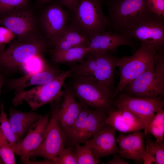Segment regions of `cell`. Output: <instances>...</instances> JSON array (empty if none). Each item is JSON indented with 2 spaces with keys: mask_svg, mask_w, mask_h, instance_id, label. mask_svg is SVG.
<instances>
[{
  "mask_svg": "<svg viewBox=\"0 0 164 164\" xmlns=\"http://www.w3.org/2000/svg\"><path fill=\"white\" fill-rule=\"evenodd\" d=\"M69 77L71 80L67 85L80 104L108 115L114 110L113 93L108 88L91 78Z\"/></svg>",
  "mask_w": 164,
  "mask_h": 164,
  "instance_id": "6da1fadb",
  "label": "cell"
},
{
  "mask_svg": "<svg viewBox=\"0 0 164 164\" xmlns=\"http://www.w3.org/2000/svg\"><path fill=\"white\" fill-rule=\"evenodd\" d=\"M49 46L48 42L38 36L11 42L0 53V71L6 77L11 75L32 58L43 55Z\"/></svg>",
  "mask_w": 164,
  "mask_h": 164,
  "instance_id": "7a4b0ae2",
  "label": "cell"
},
{
  "mask_svg": "<svg viewBox=\"0 0 164 164\" xmlns=\"http://www.w3.org/2000/svg\"><path fill=\"white\" fill-rule=\"evenodd\" d=\"M118 60L107 51H90L83 62L71 68V74L92 79L112 91Z\"/></svg>",
  "mask_w": 164,
  "mask_h": 164,
  "instance_id": "3957f363",
  "label": "cell"
},
{
  "mask_svg": "<svg viewBox=\"0 0 164 164\" xmlns=\"http://www.w3.org/2000/svg\"><path fill=\"white\" fill-rule=\"evenodd\" d=\"M109 26L124 33L151 12L147 0H111L107 3Z\"/></svg>",
  "mask_w": 164,
  "mask_h": 164,
  "instance_id": "277c9868",
  "label": "cell"
},
{
  "mask_svg": "<svg viewBox=\"0 0 164 164\" xmlns=\"http://www.w3.org/2000/svg\"><path fill=\"white\" fill-rule=\"evenodd\" d=\"M153 46L141 43L136 51L130 56L118 59L120 81L113 93L115 97L126 86L155 63L159 52Z\"/></svg>",
  "mask_w": 164,
  "mask_h": 164,
  "instance_id": "5b68a950",
  "label": "cell"
},
{
  "mask_svg": "<svg viewBox=\"0 0 164 164\" xmlns=\"http://www.w3.org/2000/svg\"><path fill=\"white\" fill-rule=\"evenodd\" d=\"M71 73V69L64 71L49 83L14 94L12 105L16 106L22 104L25 101L28 103L32 111H35L45 105L62 100L63 94L62 88Z\"/></svg>",
  "mask_w": 164,
  "mask_h": 164,
  "instance_id": "8992f818",
  "label": "cell"
},
{
  "mask_svg": "<svg viewBox=\"0 0 164 164\" xmlns=\"http://www.w3.org/2000/svg\"><path fill=\"white\" fill-rule=\"evenodd\" d=\"M128 94L147 98L162 97L164 94V55L159 51L154 64L129 83Z\"/></svg>",
  "mask_w": 164,
  "mask_h": 164,
  "instance_id": "52a82bcc",
  "label": "cell"
},
{
  "mask_svg": "<svg viewBox=\"0 0 164 164\" xmlns=\"http://www.w3.org/2000/svg\"><path fill=\"white\" fill-rule=\"evenodd\" d=\"M103 0H78L73 9L72 25L88 38L105 31L108 20L103 9Z\"/></svg>",
  "mask_w": 164,
  "mask_h": 164,
  "instance_id": "ba28073f",
  "label": "cell"
},
{
  "mask_svg": "<svg viewBox=\"0 0 164 164\" xmlns=\"http://www.w3.org/2000/svg\"><path fill=\"white\" fill-rule=\"evenodd\" d=\"M81 105V108L78 118L65 134V147L73 148L77 144H85L106 125L105 121L108 114Z\"/></svg>",
  "mask_w": 164,
  "mask_h": 164,
  "instance_id": "9c48e42d",
  "label": "cell"
},
{
  "mask_svg": "<svg viewBox=\"0 0 164 164\" xmlns=\"http://www.w3.org/2000/svg\"><path fill=\"white\" fill-rule=\"evenodd\" d=\"M124 34L161 51L164 45V16L150 12Z\"/></svg>",
  "mask_w": 164,
  "mask_h": 164,
  "instance_id": "30bf717a",
  "label": "cell"
},
{
  "mask_svg": "<svg viewBox=\"0 0 164 164\" xmlns=\"http://www.w3.org/2000/svg\"><path fill=\"white\" fill-rule=\"evenodd\" d=\"M162 97H142L121 94L115 101L114 105L117 108L129 111L138 118L144 125V132L147 135L148 127L155 113L163 109L164 101Z\"/></svg>",
  "mask_w": 164,
  "mask_h": 164,
  "instance_id": "8fae6325",
  "label": "cell"
},
{
  "mask_svg": "<svg viewBox=\"0 0 164 164\" xmlns=\"http://www.w3.org/2000/svg\"><path fill=\"white\" fill-rule=\"evenodd\" d=\"M59 101L50 104V116L45 136L39 147L32 153L31 157L39 156L52 160L65 147L66 135L58 123L56 115Z\"/></svg>",
  "mask_w": 164,
  "mask_h": 164,
  "instance_id": "7c38bea8",
  "label": "cell"
},
{
  "mask_svg": "<svg viewBox=\"0 0 164 164\" xmlns=\"http://www.w3.org/2000/svg\"><path fill=\"white\" fill-rule=\"evenodd\" d=\"M0 26L11 30L19 40L28 39L38 36L35 19L27 7L0 15Z\"/></svg>",
  "mask_w": 164,
  "mask_h": 164,
  "instance_id": "4fadbf2b",
  "label": "cell"
},
{
  "mask_svg": "<svg viewBox=\"0 0 164 164\" xmlns=\"http://www.w3.org/2000/svg\"><path fill=\"white\" fill-rule=\"evenodd\" d=\"M63 71L45 62L42 67L36 72L28 73L18 78L6 79L4 86L6 91L14 90L15 94L25 90L27 87L49 83Z\"/></svg>",
  "mask_w": 164,
  "mask_h": 164,
  "instance_id": "5bb4252c",
  "label": "cell"
},
{
  "mask_svg": "<svg viewBox=\"0 0 164 164\" xmlns=\"http://www.w3.org/2000/svg\"><path fill=\"white\" fill-rule=\"evenodd\" d=\"M50 116L49 111L29 128L22 140L16 145L17 154L21 163L30 164L32 153L39 146L44 137Z\"/></svg>",
  "mask_w": 164,
  "mask_h": 164,
  "instance_id": "9a60e30c",
  "label": "cell"
},
{
  "mask_svg": "<svg viewBox=\"0 0 164 164\" xmlns=\"http://www.w3.org/2000/svg\"><path fill=\"white\" fill-rule=\"evenodd\" d=\"M67 19L66 12L60 4H51L45 9L41 25L49 45L53 47L60 38L67 26Z\"/></svg>",
  "mask_w": 164,
  "mask_h": 164,
  "instance_id": "2e32d148",
  "label": "cell"
},
{
  "mask_svg": "<svg viewBox=\"0 0 164 164\" xmlns=\"http://www.w3.org/2000/svg\"><path fill=\"white\" fill-rule=\"evenodd\" d=\"M144 132L139 130L124 135L120 132L117 137L121 157L132 159L138 164L143 162L146 154Z\"/></svg>",
  "mask_w": 164,
  "mask_h": 164,
  "instance_id": "e0dca14e",
  "label": "cell"
},
{
  "mask_svg": "<svg viewBox=\"0 0 164 164\" xmlns=\"http://www.w3.org/2000/svg\"><path fill=\"white\" fill-rule=\"evenodd\" d=\"M63 87V98L58 101L56 115L60 127L66 134L78 118L81 106L77 101L67 85L64 83Z\"/></svg>",
  "mask_w": 164,
  "mask_h": 164,
  "instance_id": "ac0fdd59",
  "label": "cell"
},
{
  "mask_svg": "<svg viewBox=\"0 0 164 164\" xmlns=\"http://www.w3.org/2000/svg\"><path fill=\"white\" fill-rule=\"evenodd\" d=\"M116 131L112 126L106 125L86 143L90 147L96 159L100 160L101 157L119 153Z\"/></svg>",
  "mask_w": 164,
  "mask_h": 164,
  "instance_id": "d6986e66",
  "label": "cell"
},
{
  "mask_svg": "<svg viewBox=\"0 0 164 164\" xmlns=\"http://www.w3.org/2000/svg\"><path fill=\"white\" fill-rule=\"evenodd\" d=\"M90 51L101 50L110 53L116 51L121 46H134L133 42L123 33L105 31L94 34L89 38Z\"/></svg>",
  "mask_w": 164,
  "mask_h": 164,
  "instance_id": "ffe728a7",
  "label": "cell"
},
{
  "mask_svg": "<svg viewBox=\"0 0 164 164\" xmlns=\"http://www.w3.org/2000/svg\"><path fill=\"white\" fill-rule=\"evenodd\" d=\"M105 123L121 133H130L144 129V125L138 118L123 108H118L110 112Z\"/></svg>",
  "mask_w": 164,
  "mask_h": 164,
  "instance_id": "44dd1931",
  "label": "cell"
},
{
  "mask_svg": "<svg viewBox=\"0 0 164 164\" xmlns=\"http://www.w3.org/2000/svg\"><path fill=\"white\" fill-rule=\"evenodd\" d=\"M9 122L16 142L22 141L30 127L43 115L35 111L25 112L10 107L9 109Z\"/></svg>",
  "mask_w": 164,
  "mask_h": 164,
  "instance_id": "7402d4cb",
  "label": "cell"
},
{
  "mask_svg": "<svg viewBox=\"0 0 164 164\" xmlns=\"http://www.w3.org/2000/svg\"><path fill=\"white\" fill-rule=\"evenodd\" d=\"M89 51L88 46L76 47L64 51H52V60L56 63H80L83 61Z\"/></svg>",
  "mask_w": 164,
  "mask_h": 164,
  "instance_id": "603a6c76",
  "label": "cell"
},
{
  "mask_svg": "<svg viewBox=\"0 0 164 164\" xmlns=\"http://www.w3.org/2000/svg\"><path fill=\"white\" fill-rule=\"evenodd\" d=\"M146 154L143 164H164V141H153L144 134Z\"/></svg>",
  "mask_w": 164,
  "mask_h": 164,
  "instance_id": "cb8c5ba5",
  "label": "cell"
},
{
  "mask_svg": "<svg viewBox=\"0 0 164 164\" xmlns=\"http://www.w3.org/2000/svg\"><path fill=\"white\" fill-rule=\"evenodd\" d=\"M0 107V144L8 145L16 154L17 142L5 112L4 102L1 103Z\"/></svg>",
  "mask_w": 164,
  "mask_h": 164,
  "instance_id": "d4e9b609",
  "label": "cell"
},
{
  "mask_svg": "<svg viewBox=\"0 0 164 164\" xmlns=\"http://www.w3.org/2000/svg\"><path fill=\"white\" fill-rule=\"evenodd\" d=\"M60 39L66 41L74 47L88 46L89 43L88 37L73 25L67 26Z\"/></svg>",
  "mask_w": 164,
  "mask_h": 164,
  "instance_id": "484cf974",
  "label": "cell"
},
{
  "mask_svg": "<svg viewBox=\"0 0 164 164\" xmlns=\"http://www.w3.org/2000/svg\"><path fill=\"white\" fill-rule=\"evenodd\" d=\"M156 114L149 124L147 131V135L150 133L156 138V142H161L164 137V110L161 109Z\"/></svg>",
  "mask_w": 164,
  "mask_h": 164,
  "instance_id": "4316f807",
  "label": "cell"
},
{
  "mask_svg": "<svg viewBox=\"0 0 164 164\" xmlns=\"http://www.w3.org/2000/svg\"><path fill=\"white\" fill-rule=\"evenodd\" d=\"M73 149L77 164H97L99 162L100 160L94 157L90 147L87 143L83 145L77 144Z\"/></svg>",
  "mask_w": 164,
  "mask_h": 164,
  "instance_id": "83f0119b",
  "label": "cell"
},
{
  "mask_svg": "<svg viewBox=\"0 0 164 164\" xmlns=\"http://www.w3.org/2000/svg\"><path fill=\"white\" fill-rule=\"evenodd\" d=\"M29 0H0V15L27 7Z\"/></svg>",
  "mask_w": 164,
  "mask_h": 164,
  "instance_id": "f1b7e54d",
  "label": "cell"
},
{
  "mask_svg": "<svg viewBox=\"0 0 164 164\" xmlns=\"http://www.w3.org/2000/svg\"><path fill=\"white\" fill-rule=\"evenodd\" d=\"M52 160L53 164H77L75 155L71 147H65Z\"/></svg>",
  "mask_w": 164,
  "mask_h": 164,
  "instance_id": "f546056e",
  "label": "cell"
},
{
  "mask_svg": "<svg viewBox=\"0 0 164 164\" xmlns=\"http://www.w3.org/2000/svg\"><path fill=\"white\" fill-rule=\"evenodd\" d=\"M14 154L13 150L9 145H0V156L4 164H15L16 160Z\"/></svg>",
  "mask_w": 164,
  "mask_h": 164,
  "instance_id": "4dcf8cb0",
  "label": "cell"
},
{
  "mask_svg": "<svg viewBox=\"0 0 164 164\" xmlns=\"http://www.w3.org/2000/svg\"><path fill=\"white\" fill-rule=\"evenodd\" d=\"M147 1L151 12L164 16V0H147Z\"/></svg>",
  "mask_w": 164,
  "mask_h": 164,
  "instance_id": "1f68e13d",
  "label": "cell"
},
{
  "mask_svg": "<svg viewBox=\"0 0 164 164\" xmlns=\"http://www.w3.org/2000/svg\"><path fill=\"white\" fill-rule=\"evenodd\" d=\"M15 34L9 29L0 26V43H10L15 37Z\"/></svg>",
  "mask_w": 164,
  "mask_h": 164,
  "instance_id": "d6a6232c",
  "label": "cell"
},
{
  "mask_svg": "<svg viewBox=\"0 0 164 164\" xmlns=\"http://www.w3.org/2000/svg\"><path fill=\"white\" fill-rule=\"evenodd\" d=\"M118 154L113 155V158L111 159H109L106 163V164H129V163L124 161Z\"/></svg>",
  "mask_w": 164,
  "mask_h": 164,
  "instance_id": "836d02e7",
  "label": "cell"
},
{
  "mask_svg": "<svg viewBox=\"0 0 164 164\" xmlns=\"http://www.w3.org/2000/svg\"><path fill=\"white\" fill-rule=\"evenodd\" d=\"M78 0H60V4L72 10L76 5Z\"/></svg>",
  "mask_w": 164,
  "mask_h": 164,
  "instance_id": "e575fe53",
  "label": "cell"
},
{
  "mask_svg": "<svg viewBox=\"0 0 164 164\" xmlns=\"http://www.w3.org/2000/svg\"><path fill=\"white\" fill-rule=\"evenodd\" d=\"M6 79V77L0 71V95L2 87L4 86Z\"/></svg>",
  "mask_w": 164,
  "mask_h": 164,
  "instance_id": "d590c367",
  "label": "cell"
},
{
  "mask_svg": "<svg viewBox=\"0 0 164 164\" xmlns=\"http://www.w3.org/2000/svg\"><path fill=\"white\" fill-rule=\"evenodd\" d=\"M5 49V44L0 43V53L2 52Z\"/></svg>",
  "mask_w": 164,
  "mask_h": 164,
  "instance_id": "8d00e7d4",
  "label": "cell"
},
{
  "mask_svg": "<svg viewBox=\"0 0 164 164\" xmlns=\"http://www.w3.org/2000/svg\"><path fill=\"white\" fill-rule=\"evenodd\" d=\"M39 1L42 3H45L50 2L52 0H39Z\"/></svg>",
  "mask_w": 164,
  "mask_h": 164,
  "instance_id": "74e56055",
  "label": "cell"
},
{
  "mask_svg": "<svg viewBox=\"0 0 164 164\" xmlns=\"http://www.w3.org/2000/svg\"><path fill=\"white\" fill-rule=\"evenodd\" d=\"M4 164L3 161L2 160L0 156V164Z\"/></svg>",
  "mask_w": 164,
  "mask_h": 164,
  "instance_id": "f35d334b",
  "label": "cell"
}]
</instances>
